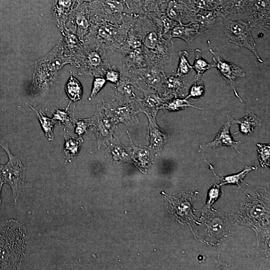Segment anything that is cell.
Masks as SVG:
<instances>
[{
	"label": "cell",
	"mask_w": 270,
	"mask_h": 270,
	"mask_svg": "<svg viewBox=\"0 0 270 270\" xmlns=\"http://www.w3.org/2000/svg\"><path fill=\"white\" fill-rule=\"evenodd\" d=\"M132 28L142 38L147 66L164 67L171 60L174 51L172 40L164 38L146 15L134 14Z\"/></svg>",
	"instance_id": "cell-1"
},
{
	"label": "cell",
	"mask_w": 270,
	"mask_h": 270,
	"mask_svg": "<svg viewBox=\"0 0 270 270\" xmlns=\"http://www.w3.org/2000/svg\"><path fill=\"white\" fill-rule=\"evenodd\" d=\"M26 230L14 219L0 224V270H18L24 260Z\"/></svg>",
	"instance_id": "cell-2"
},
{
	"label": "cell",
	"mask_w": 270,
	"mask_h": 270,
	"mask_svg": "<svg viewBox=\"0 0 270 270\" xmlns=\"http://www.w3.org/2000/svg\"><path fill=\"white\" fill-rule=\"evenodd\" d=\"M64 42H60L46 56L36 62L31 84V93L40 94L48 90L66 64L74 65L72 56L64 54Z\"/></svg>",
	"instance_id": "cell-3"
},
{
	"label": "cell",
	"mask_w": 270,
	"mask_h": 270,
	"mask_svg": "<svg viewBox=\"0 0 270 270\" xmlns=\"http://www.w3.org/2000/svg\"><path fill=\"white\" fill-rule=\"evenodd\" d=\"M106 50L94 41L85 40L82 45L72 55L79 74L104 76L111 66Z\"/></svg>",
	"instance_id": "cell-4"
},
{
	"label": "cell",
	"mask_w": 270,
	"mask_h": 270,
	"mask_svg": "<svg viewBox=\"0 0 270 270\" xmlns=\"http://www.w3.org/2000/svg\"><path fill=\"white\" fill-rule=\"evenodd\" d=\"M133 20L134 14H130L126 16L120 24L108 22L92 24L84 40L94 41L106 50L116 52L125 42Z\"/></svg>",
	"instance_id": "cell-5"
},
{
	"label": "cell",
	"mask_w": 270,
	"mask_h": 270,
	"mask_svg": "<svg viewBox=\"0 0 270 270\" xmlns=\"http://www.w3.org/2000/svg\"><path fill=\"white\" fill-rule=\"evenodd\" d=\"M88 4L92 24L102 22L120 24L129 14L122 0H94Z\"/></svg>",
	"instance_id": "cell-6"
},
{
	"label": "cell",
	"mask_w": 270,
	"mask_h": 270,
	"mask_svg": "<svg viewBox=\"0 0 270 270\" xmlns=\"http://www.w3.org/2000/svg\"><path fill=\"white\" fill-rule=\"evenodd\" d=\"M219 24L230 42L249 50L254 53L258 62H263L256 48L252 33V27L248 22L240 19L234 20L224 17Z\"/></svg>",
	"instance_id": "cell-7"
},
{
	"label": "cell",
	"mask_w": 270,
	"mask_h": 270,
	"mask_svg": "<svg viewBox=\"0 0 270 270\" xmlns=\"http://www.w3.org/2000/svg\"><path fill=\"white\" fill-rule=\"evenodd\" d=\"M6 152L8 160L5 164H0V177L3 184H8L12 192L14 200L16 202L22 192L26 176V168L18 156H14L8 144L0 145Z\"/></svg>",
	"instance_id": "cell-8"
},
{
	"label": "cell",
	"mask_w": 270,
	"mask_h": 270,
	"mask_svg": "<svg viewBox=\"0 0 270 270\" xmlns=\"http://www.w3.org/2000/svg\"><path fill=\"white\" fill-rule=\"evenodd\" d=\"M126 72L137 86L138 82L141 80L146 84L148 87L163 93L164 84L166 78L164 67L158 65H148Z\"/></svg>",
	"instance_id": "cell-9"
},
{
	"label": "cell",
	"mask_w": 270,
	"mask_h": 270,
	"mask_svg": "<svg viewBox=\"0 0 270 270\" xmlns=\"http://www.w3.org/2000/svg\"><path fill=\"white\" fill-rule=\"evenodd\" d=\"M158 8L170 20L179 24L192 22L196 12L190 0H164Z\"/></svg>",
	"instance_id": "cell-10"
},
{
	"label": "cell",
	"mask_w": 270,
	"mask_h": 270,
	"mask_svg": "<svg viewBox=\"0 0 270 270\" xmlns=\"http://www.w3.org/2000/svg\"><path fill=\"white\" fill-rule=\"evenodd\" d=\"M207 42L209 50L212 55L214 67L216 68L220 74L231 87L236 96L242 102V100L236 91L235 81L236 78L245 76L244 70L233 63L224 60L220 54L210 46V40H208Z\"/></svg>",
	"instance_id": "cell-11"
},
{
	"label": "cell",
	"mask_w": 270,
	"mask_h": 270,
	"mask_svg": "<svg viewBox=\"0 0 270 270\" xmlns=\"http://www.w3.org/2000/svg\"><path fill=\"white\" fill-rule=\"evenodd\" d=\"M88 4H80L72 11L68 18L70 24L68 30L74 32L83 42L92 24Z\"/></svg>",
	"instance_id": "cell-12"
},
{
	"label": "cell",
	"mask_w": 270,
	"mask_h": 270,
	"mask_svg": "<svg viewBox=\"0 0 270 270\" xmlns=\"http://www.w3.org/2000/svg\"><path fill=\"white\" fill-rule=\"evenodd\" d=\"M270 0H254L244 22L252 28L270 30Z\"/></svg>",
	"instance_id": "cell-13"
},
{
	"label": "cell",
	"mask_w": 270,
	"mask_h": 270,
	"mask_svg": "<svg viewBox=\"0 0 270 270\" xmlns=\"http://www.w3.org/2000/svg\"><path fill=\"white\" fill-rule=\"evenodd\" d=\"M254 0H221L220 13L231 20L245 21Z\"/></svg>",
	"instance_id": "cell-14"
},
{
	"label": "cell",
	"mask_w": 270,
	"mask_h": 270,
	"mask_svg": "<svg viewBox=\"0 0 270 270\" xmlns=\"http://www.w3.org/2000/svg\"><path fill=\"white\" fill-rule=\"evenodd\" d=\"M94 126L92 130L95 132L98 144L110 140L115 126L113 120L106 115L102 108H98L94 115L92 118Z\"/></svg>",
	"instance_id": "cell-15"
},
{
	"label": "cell",
	"mask_w": 270,
	"mask_h": 270,
	"mask_svg": "<svg viewBox=\"0 0 270 270\" xmlns=\"http://www.w3.org/2000/svg\"><path fill=\"white\" fill-rule=\"evenodd\" d=\"M144 112L148 118L149 122L148 138L150 142V148L158 153L162 150L167 140V134L157 125L155 116L146 112Z\"/></svg>",
	"instance_id": "cell-16"
},
{
	"label": "cell",
	"mask_w": 270,
	"mask_h": 270,
	"mask_svg": "<svg viewBox=\"0 0 270 270\" xmlns=\"http://www.w3.org/2000/svg\"><path fill=\"white\" fill-rule=\"evenodd\" d=\"M224 18L219 12L211 10H198L192 22H197L201 34L207 32L216 26Z\"/></svg>",
	"instance_id": "cell-17"
},
{
	"label": "cell",
	"mask_w": 270,
	"mask_h": 270,
	"mask_svg": "<svg viewBox=\"0 0 270 270\" xmlns=\"http://www.w3.org/2000/svg\"><path fill=\"white\" fill-rule=\"evenodd\" d=\"M140 89L144 94L142 100L144 106L146 108L148 111L150 112L149 114L154 116H156L158 109L162 104L174 98L172 96L159 92L150 87L147 89L140 88Z\"/></svg>",
	"instance_id": "cell-18"
},
{
	"label": "cell",
	"mask_w": 270,
	"mask_h": 270,
	"mask_svg": "<svg viewBox=\"0 0 270 270\" xmlns=\"http://www.w3.org/2000/svg\"><path fill=\"white\" fill-rule=\"evenodd\" d=\"M231 122L229 120L222 127L214 140L208 143L200 145V148H216L217 147L226 146L234 148L238 152L237 145L240 142L235 141L230 133Z\"/></svg>",
	"instance_id": "cell-19"
},
{
	"label": "cell",
	"mask_w": 270,
	"mask_h": 270,
	"mask_svg": "<svg viewBox=\"0 0 270 270\" xmlns=\"http://www.w3.org/2000/svg\"><path fill=\"white\" fill-rule=\"evenodd\" d=\"M200 34L199 25L195 22L186 24L178 23L170 32V38H179L190 44Z\"/></svg>",
	"instance_id": "cell-20"
},
{
	"label": "cell",
	"mask_w": 270,
	"mask_h": 270,
	"mask_svg": "<svg viewBox=\"0 0 270 270\" xmlns=\"http://www.w3.org/2000/svg\"><path fill=\"white\" fill-rule=\"evenodd\" d=\"M187 77L176 74L166 76L163 94L174 98L184 96L186 92Z\"/></svg>",
	"instance_id": "cell-21"
},
{
	"label": "cell",
	"mask_w": 270,
	"mask_h": 270,
	"mask_svg": "<svg viewBox=\"0 0 270 270\" xmlns=\"http://www.w3.org/2000/svg\"><path fill=\"white\" fill-rule=\"evenodd\" d=\"M80 4L78 0H54V15L58 24L64 27L70 14Z\"/></svg>",
	"instance_id": "cell-22"
},
{
	"label": "cell",
	"mask_w": 270,
	"mask_h": 270,
	"mask_svg": "<svg viewBox=\"0 0 270 270\" xmlns=\"http://www.w3.org/2000/svg\"><path fill=\"white\" fill-rule=\"evenodd\" d=\"M231 120V122L239 124L240 132L246 136L250 135L256 126L261 125L260 118L253 113L247 114L238 120Z\"/></svg>",
	"instance_id": "cell-23"
},
{
	"label": "cell",
	"mask_w": 270,
	"mask_h": 270,
	"mask_svg": "<svg viewBox=\"0 0 270 270\" xmlns=\"http://www.w3.org/2000/svg\"><path fill=\"white\" fill-rule=\"evenodd\" d=\"M64 153L66 160L70 162L78 154L83 140L81 137L76 138L66 135L64 136Z\"/></svg>",
	"instance_id": "cell-24"
},
{
	"label": "cell",
	"mask_w": 270,
	"mask_h": 270,
	"mask_svg": "<svg viewBox=\"0 0 270 270\" xmlns=\"http://www.w3.org/2000/svg\"><path fill=\"white\" fill-rule=\"evenodd\" d=\"M118 106L112 111L108 112V114H112L113 120L126 123L135 120L134 115L128 105L123 104Z\"/></svg>",
	"instance_id": "cell-25"
},
{
	"label": "cell",
	"mask_w": 270,
	"mask_h": 270,
	"mask_svg": "<svg viewBox=\"0 0 270 270\" xmlns=\"http://www.w3.org/2000/svg\"><path fill=\"white\" fill-rule=\"evenodd\" d=\"M65 91L68 97L73 101L81 99L82 88L78 80L74 77L70 72V76L65 86Z\"/></svg>",
	"instance_id": "cell-26"
},
{
	"label": "cell",
	"mask_w": 270,
	"mask_h": 270,
	"mask_svg": "<svg viewBox=\"0 0 270 270\" xmlns=\"http://www.w3.org/2000/svg\"><path fill=\"white\" fill-rule=\"evenodd\" d=\"M194 62L192 66L196 72V80L200 78L208 70L214 67V64H209L202 56L200 50L196 48L194 50Z\"/></svg>",
	"instance_id": "cell-27"
},
{
	"label": "cell",
	"mask_w": 270,
	"mask_h": 270,
	"mask_svg": "<svg viewBox=\"0 0 270 270\" xmlns=\"http://www.w3.org/2000/svg\"><path fill=\"white\" fill-rule=\"evenodd\" d=\"M29 106L36 112L46 136L48 140H52L54 139V127L56 122L53 118H48L42 111L38 112L32 106Z\"/></svg>",
	"instance_id": "cell-28"
},
{
	"label": "cell",
	"mask_w": 270,
	"mask_h": 270,
	"mask_svg": "<svg viewBox=\"0 0 270 270\" xmlns=\"http://www.w3.org/2000/svg\"><path fill=\"white\" fill-rule=\"evenodd\" d=\"M174 208V212L176 216L180 220H188V219L192 218L194 216L191 211V206L188 202L177 200L176 201L172 202Z\"/></svg>",
	"instance_id": "cell-29"
},
{
	"label": "cell",
	"mask_w": 270,
	"mask_h": 270,
	"mask_svg": "<svg viewBox=\"0 0 270 270\" xmlns=\"http://www.w3.org/2000/svg\"><path fill=\"white\" fill-rule=\"evenodd\" d=\"M188 107H192L199 110L201 108L192 104L186 99H180L175 98L171 99L162 104L160 109L164 111H178L186 108Z\"/></svg>",
	"instance_id": "cell-30"
},
{
	"label": "cell",
	"mask_w": 270,
	"mask_h": 270,
	"mask_svg": "<svg viewBox=\"0 0 270 270\" xmlns=\"http://www.w3.org/2000/svg\"><path fill=\"white\" fill-rule=\"evenodd\" d=\"M256 168L255 166H246L244 169L238 174L225 177L221 176L220 178H219L222 182L221 184H236L240 188V184L242 181L245 176L250 171L256 170Z\"/></svg>",
	"instance_id": "cell-31"
},
{
	"label": "cell",
	"mask_w": 270,
	"mask_h": 270,
	"mask_svg": "<svg viewBox=\"0 0 270 270\" xmlns=\"http://www.w3.org/2000/svg\"><path fill=\"white\" fill-rule=\"evenodd\" d=\"M188 54L186 50H180L178 52L179 64L176 74L180 76H188L192 69V66L188 60Z\"/></svg>",
	"instance_id": "cell-32"
},
{
	"label": "cell",
	"mask_w": 270,
	"mask_h": 270,
	"mask_svg": "<svg viewBox=\"0 0 270 270\" xmlns=\"http://www.w3.org/2000/svg\"><path fill=\"white\" fill-rule=\"evenodd\" d=\"M164 0H140L138 14H146L158 10Z\"/></svg>",
	"instance_id": "cell-33"
},
{
	"label": "cell",
	"mask_w": 270,
	"mask_h": 270,
	"mask_svg": "<svg viewBox=\"0 0 270 270\" xmlns=\"http://www.w3.org/2000/svg\"><path fill=\"white\" fill-rule=\"evenodd\" d=\"M69 104L65 110H57L53 113V119L56 123L64 124L66 126L72 128V120L69 116L68 111Z\"/></svg>",
	"instance_id": "cell-34"
},
{
	"label": "cell",
	"mask_w": 270,
	"mask_h": 270,
	"mask_svg": "<svg viewBox=\"0 0 270 270\" xmlns=\"http://www.w3.org/2000/svg\"><path fill=\"white\" fill-rule=\"evenodd\" d=\"M258 158L263 167L269 166L270 146V144H257Z\"/></svg>",
	"instance_id": "cell-35"
},
{
	"label": "cell",
	"mask_w": 270,
	"mask_h": 270,
	"mask_svg": "<svg viewBox=\"0 0 270 270\" xmlns=\"http://www.w3.org/2000/svg\"><path fill=\"white\" fill-rule=\"evenodd\" d=\"M205 92V88L200 78L196 80V82L192 86L188 94L186 97V99L192 98H202Z\"/></svg>",
	"instance_id": "cell-36"
},
{
	"label": "cell",
	"mask_w": 270,
	"mask_h": 270,
	"mask_svg": "<svg viewBox=\"0 0 270 270\" xmlns=\"http://www.w3.org/2000/svg\"><path fill=\"white\" fill-rule=\"evenodd\" d=\"M128 134L130 138V144L133 149V154L134 157L140 162H148L150 157V150L148 148L134 146L132 142L130 134L128 133Z\"/></svg>",
	"instance_id": "cell-37"
},
{
	"label": "cell",
	"mask_w": 270,
	"mask_h": 270,
	"mask_svg": "<svg viewBox=\"0 0 270 270\" xmlns=\"http://www.w3.org/2000/svg\"><path fill=\"white\" fill-rule=\"evenodd\" d=\"M106 82V80L102 76H95L92 83L91 93L88 97V100H90L94 98L98 92L104 87Z\"/></svg>",
	"instance_id": "cell-38"
},
{
	"label": "cell",
	"mask_w": 270,
	"mask_h": 270,
	"mask_svg": "<svg viewBox=\"0 0 270 270\" xmlns=\"http://www.w3.org/2000/svg\"><path fill=\"white\" fill-rule=\"evenodd\" d=\"M104 77L106 80L116 84L120 80L121 72L114 66H110L106 70Z\"/></svg>",
	"instance_id": "cell-39"
},
{
	"label": "cell",
	"mask_w": 270,
	"mask_h": 270,
	"mask_svg": "<svg viewBox=\"0 0 270 270\" xmlns=\"http://www.w3.org/2000/svg\"><path fill=\"white\" fill-rule=\"evenodd\" d=\"M112 154L116 160L126 159L128 157L127 148L120 142L112 146Z\"/></svg>",
	"instance_id": "cell-40"
},
{
	"label": "cell",
	"mask_w": 270,
	"mask_h": 270,
	"mask_svg": "<svg viewBox=\"0 0 270 270\" xmlns=\"http://www.w3.org/2000/svg\"><path fill=\"white\" fill-rule=\"evenodd\" d=\"M93 124L92 118H90L80 120L76 122L75 132L80 136L86 132L88 128Z\"/></svg>",
	"instance_id": "cell-41"
},
{
	"label": "cell",
	"mask_w": 270,
	"mask_h": 270,
	"mask_svg": "<svg viewBox=\"0 0 270 270\" xmlns=\"http://www.w3.org/2000/svg\"><path fill=\"white\" fill-rule=\"evenodd\" d=\"M128 10L129 14H138L140 0H122Z\"/></svg>",
	"instance_id": "cell-42"
},
{
	"label": "cell",
	"mask_w": 270,
	"mask_h": 270,
	"mask_svg": "<svg viewBox=\"0 0 270 270\" xmlns=\"http://www.w3.org/2000/svg\"><path fill=\"white\" fill-rule=\"evenodd\" d=\"M219 188L216 184H215L210 192V199L208 203L210 204L214 200L218 195Z\"/></svg>",
	"instance_id": "cell-43"
},
{
	"label": "cell",
	"mask_w": 270,
	"mask_h": 270,
	"mask_svg": "<svg viewBox=\"0 0 270 270\" xmlns=\"http://www.w3.org/2000/svg\"><path fill=\"white\" fill-rule=\"evenodd\" d=\"M3 184H4L2 182V181L0 177V203L2 202V189Z\"/></svg>",
	"instance_id": "cell-44"
}]
</instances>
